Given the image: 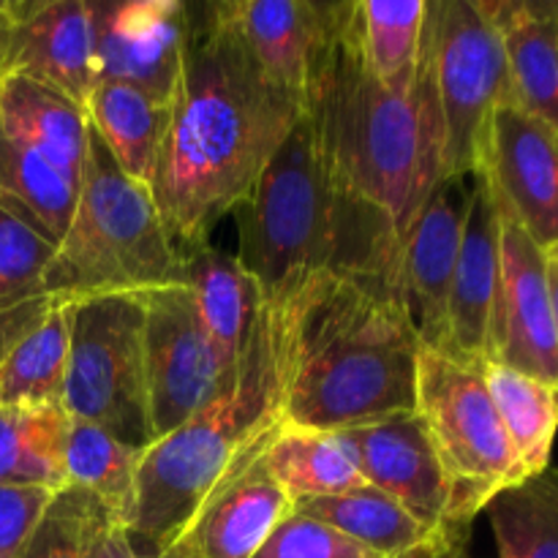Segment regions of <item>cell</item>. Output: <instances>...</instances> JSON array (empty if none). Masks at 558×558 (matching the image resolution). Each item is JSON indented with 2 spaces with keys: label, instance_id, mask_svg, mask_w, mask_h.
<instances>
[{
  "label": "cell",
  "instance_id": "obj_31",
  "mask_svg": "<svg viewBox=\"0 0 558 558\" xmlns=\"http://www.w3.org/2000/svg\"><path fill=\"white\" fill-rule=\"evenodd\" d=\"M485 512L499 558H558V469L505 490Z\"/></svg>",
  "mask_w": 558,
  "mask_h": 558
},
{
  "label": "cell",
  "instance_id": "obj_29",
  "mask_svg": "<svg viewBox=\"0 0 558 558\" xmlns=\"http://www.w3.org/2000/svg\"><path fill=\"white\" fill-rule=\"evenodd\" d=\"M267 477L276 480L289 499L336 496L365 485L347 447L336 434L281 428L259 458Z\"/></svg>",
  "mask_w": 558,
  "mask_h": 558
},
{
  "label": "cell",
  "instance_id": "obj_46",
  "mask_svg": "<svg viewBox=\"0 0 558 558\" xmlns=\"http://www.w3.org/2000/svg\"><path fill=\"white\" fill-rule=\"evenodd\" d=\"M425 545H428V543H425ZM420 550V548H417ZM417 550H409V554H403V556H398V558H412L414 554H417Z\"/></svg>",
  "mask_w": 558,
  "mask_h": 558
},
{
  "label": "cell",
  "instance_id": "obj_7",
  "mask_svg": "<svg viewBox=\"0 0 558 558\" xmlns=\"http://www.w3.org/2000/svg\"><path fill=\"white\" fill-rule=\"evenodd\" d=\"M414 412L450 483L456 526H472L496 496L529 480L496 412L483 365L420 349Z\"/></svg>",
  "mask_w": 558,
  "mask_h": 558
},
{
  "label": "cell",
  "instance_id": "obj_22",
  "mask_svg": "<svg viewBox=\"0 0 558 558\" xmlns=\"http://www.w3.org/2000/svg\"><path fill=\"white\" fill-rule=\"evenodd\" d=\"M180 262L183 287L194 294L207 336L216 343L223 365L238 374L265 305L259 287L238 256L210 243L180 251Z\"/></svg>",
  "mask_w": 558,
  "mask_h": 558
},
{
  "label": "cell",
  "instance_id": "obj_40",
  "mask_svg": "<svg viewBox=\"0 0 558 558\" xmlns=\"http://www.w3.org/2000/svg\"><path fill=\"white\" fill-rule=\"evenodd\" d=\"M150 558H205V556H202L199 550H196L194 545L189 543V539L180 537V539H174V543L169 545V548H163L161 554H156V556H150Z\"/></svg>",
  "mask_w": 558,
  "mask_h": 558
},
{
  "label": "cell",
  "instance_id": "obj_11",
  "mask_svg": "<svg viewBox=\"0 0 558 558\" xmlns=\"http://www.w3.org/2000/svg\"><path fill=\"white\" fill-rule=\"evenodd\" d=\"M496 199V196H494ZM499 207V287L490 319L488 363L558 387V341L548 251Z\"/></svg>",
  "mask_w": 558,
  "mask_h": 558
},
{
  "label": "cell",
  "instance_id": "obj_34",
  "mask_svg": "<svg viewBox=\"0 0 558 558\" xmlns=\"http://www.w3.org/2000/svg\"><path fill=\"white\" fill-rule=\"evenodd\" d=\"M107 510L87 490H54L22 558H90V545Z\"/></svg>",
  "mask_w": 558,
  "mask_h": 558
},
{
  "label": "cell",
  "instance_id": "obj_12",
  "mask_svg": "<svg viewBox=\"0 0 558 558\" xmlns=\"http://www.w3.org/2000/svg\"><path fill=\"white\" fill-rule=\"evenodd\" d=\"M96 85L118 82L172 104L183 63L189 5L180 0H87Z\"/></svg>",
  "mask_w": 558,
  "mask_h": 558
},
{
  "label": "cell",
  "instance_id": "obj_36",
  "mask_svg": "<svg viewBox=\"0 0 558 558\" xmlns=\"http://www.w3.org/2000/svg\"><path fill=\"white\" fill-rule=\"evenodd\" d=\"M54 490L0 485V558H22Z\"/></svg>",
  "mask_w": 558,
  "mask_h": 558
},
{
  "label": "cell",
  "instance_id": "obj_32",
  "mask_svg": "<svg viewBox=\"0 0 558 558\" xmlns=\"http://www.w3.org/2000/svg\"><path fill=\"white\" fill-rule=\"evenodd\" d=\"M0 196L14 199L60 243L74 216L80 185L0 129Z\"/></svg>",
  "mask_w": 558,
  "mask_h": 558
},
{
  "label": "cell",
  "instance_id": "obj_19",
  "mask_svg": "<svg viewBox=\"0 0 558 558\" xmlns=\"http://www.w3.org/2000/svg\"><path fill=\"white\" fill-rule=\"evenodd\" d=\"M499 33L512 104L558 131V0H474Z\"/></svg>",
  "mask_w": 558,
  "mask_h": 558
},
{
  "label": "cell",
  "instance_id": "obj_17",
  "mask_svg": "<svg viewBox=\"0 0 558 558\" xmlns=\"http://www.w3.org/2000/svg\"><path fill=\"white\" fill-rule=\"evenodd\" d=\"M343 3L314 0H221L218 11L267 76L305 107L311 76Z\"/></svg>",
  "mask_w": 558,
  "mask_h": 558
},
{
  "label": "cell",
  "instance_id": "obj_10",
  "mask_svg": "<svg viewBox=\"0 0 558 558\" xmlns=\"http://www.w3.org/2000/svg\"><path fill=\"white\" fill-rule=\"evenodd\" d=\"M142 303L150 420L161 439L221 398L238 374L223 365L189 287L150 289Z\"/></svg>",
  "mask_w": 558,
  "mask_h": 558
},
{
  "label": "cell",
  "instance_id": "obj_5",
  "mask_svg": "<svg viewBox=\"0 0 558 558\" xmlns=\"http://www.w3.org/2000/svg\"><path fill=\"white\" fill-rule=\"evenodd\" d=\"M420 349L385 289L332 272L308 278L298 292L283 428L338 434L412 414Z\"/></svg>",
  "mask_w": 558,
  "mask_h": 558
},
{
  "label": "cell",
  "instance_id": "obj_3",
  "mask_svg": "<svg viewBox=\"0 0 558 558\" xmlns=\"http://www.w3.org/2000/svg\"><path fill=\"white\" fill-rule=\"evenodd\" d=\"M234 213L238 262L265 303L332 272L385 289L401 305L403 243L385 218L343 194L305 114Z\"/></svg>",
  "mask_w": 558,
  "mask_h": 558
},
{
  "label": "cell",
  "instance_id": "obj_39",
  "mask_svg": "<svg viewBox=\"0 0 558 558\" xmlns=\"http://www.w3.org/2000/svg\"><path fill=\"white\" fill-rule=\"evenodd\" d=\"M469 534H472V526L447 529V534L441 537L439 548L434 550V556L430 558H469V554H466Z\"/></svg>",
  "mask_w": 558,
  "mask_h": 558
},
{
  "label": "cell",
  "instance_id": "obj_16",
  "mask_svg": "<svg viewBox=\"0 0 558 558\" xmlns=\"http://www.w3.org/2000/svg\"><path fill=\"white\" fill-rule=\"evenodd\" d=\"M3 74H22L85 107L96 87V52L87 0H9Z\"/></svg>",
  "mask_w": 558,
  "mask_h": 558
},
{
  "label": "cell",
  "instance_id": "obj_14",
  "mask_svg": "<svg viewBox=\"0 0 558 558\" xmlns=\"http://www.w3.org/2000/svg\"><path fill=\"white\" fill-rule=\"evenodd\" d=\"M483 174L496 202L543 251L558 245L556 134L512 101L494 114Z\"/></svg>",
  "mask_w": 558,
  "mask_h": 558
},
{
  "label": "cell",
  "instance_id": "obj_13",
  "mask_svg": "<svg viewBox=\"0 0 558 558\" xmlns=\"http://www.w3.org/2000/svg\"><path fill=\"white\" fill-rule=\"evenodd\" d=\"M472 178H445L414 216L403 240L401 308L420 347L447 354L452 272L461 251Z\"/></svg>",
  "mask_w": 558,
  "mask_h": 558
},
{
  "label": "cell",
  "instance_id": "obj_26",
  "mask_svg": "<svg viewBox=\"0 0 558 558\" xmlns=\"http://www.w3.org/2000/svg\"><path fill=\"white\" fill-rule=\"evenodd\" d=\"M69 425L63 403L0 407V485L65 488Z\"/></svg>",
  "mask_w": 558,
  "mask_h": 558
},
{
  "label": "cell",
  "instance_id": "obj_25",
  "mask_svg": "<svg viewBox=\"0 0 558 558\" xmlns=\"http://www.w3.org/2000/svg\"><path fill=\"white\" fill-rule=\"evenodd\" d=\"M69 371V303L49 308L0 357V407L63 403Z\"/></svg>",
  "mask_w": 558,
  "mask_h": 558
},
{
  "label": "cell",
  "instance_id": "obj_15",
  "mask_svg": "<svg viewBox=\"0 0 558 558\" xmlns=\"http://www.w3.org/2000/svg\"><path fill=\"white\" fill-rule=\"evenodd\" d=\"M336 436L365 483L392 496L423 526L434 532L456 526L450 515V483L417 412L338 430Z\"/></svg>",
  "mask_w": 558,
  "mask_h": 558
},
{
  "label": "cell",
  "instance_id": "obj_6",
  "mask_svg": "<svg viewBox=\"0 0 558 558\" xmlns=\"http://www.w3.org/2000/svg\"><path fill=\"white\" fill-rule=\"evenodd\" d=\"M183 283V262L147 185L131 180L90 129L69 229L41 278L58 300L150 292Z\"/></svg>",
  "mask_w": 558,
  "mask_h": 558
},
{
  "label": "cell",
  "instance_id": "obj_35",
  "mask_svg": "<svg viewBox=\"0 0 558 558\" xmlns=\"http://www.w3.org/2000/svg\"><path fill=\"white\" fill-rule=\"evenodd\" d=\"M254 558H381L327 523L292 510Z\"/></svg>",
  "mask_w": 558,
  "mask_h": 558
},
{
  "label": "cell",
  "instance_id": "obj_4",
  "mask_svg": "<svg viewBox=\"0 0 558 558\" xmlns=\"http://www.w3.org/2000/svg\"><path fill=\"white\" fill-rule=\"evenodd\" d=\"M298 292L262 305L232 387L142 452L131 543L142 539L153 556L169 548L189 532L205 501L234 474L254 466L283 428Z\"/></svg>",
  "mask_w": 558,
  "mask_h": 558
},
{
  "label": "cell",
  "instance_id": "obj_28",
  "mask_svg": "<svg viewBox=\"0 0 558 558\" xmlns=\"http://www.w3.org/2000/svg\"><path fill=\"white\" fill-rule=\"evenodd\" d=\"M142 450L123 445L98 425L71 417L65 439V485L87 490L112 521L129 529L136 507Z\"/></svg>",
  "mask_w": 558,
  "mask_h": 558
},
{
  "label": "cell",
  "instance_id": "obj_41",
  "mask_svg": "<svg viewBox=\"0 0 558 558\" xmlns=\"http://www.w3.org/2000/svg\"><path fill=\"white\" fill-rule=\"evenodd\" d=\"M5 52H9V9H5V20H0V74L5 69Z\"/></svg>",
  "mask_w": 558,
  "mask_h": 558
},
{
  "label": "cell",
  "instance_id": "obj_8",
  "mask_svg": "<svg viewBox=\"0 0 558 558\" xmlns=\"http://www.w3.org/2000/svg\"><path fill=\"white\" fill-rule=\"evenodd\" d=\"M69 303L63 409L145 452L156 441L147 396L142 292L93 294Z\"/></svg>",
  "mask_w": 558,
  "mask_h": 558
},
{
  "label": "cell",
  "instance_id": "obj_1",
  "mask_svg": "<svg viewBox=\"0 0 558 558\" xmlns=\"http://www.w3.org/2000/svg\"><path fill=\"white\" fill-rule=\"evenodd\" d=\"M305 114L256 63L218 3L189 5L172 118L150 194L178 251L210 243Z\"/></svg>",
  "mask_w": 558,
  "mask_h": 558
},
{
  "label": "cell",
  "instance_id": "obj_43",
  "mask_svg": "<svg viewBox=\"0 0 558 558\" xmlns=\"http://www.w3.org/2000/svg\"><path fill=\"white\" fill-rule=\"evenodd\" d=\"M447 529H452V526H447ZM447 529H445V532H439V534H436V537L430 539L428 545H423V548H420L417 554H414L412 558H430V556H434V550L439 548V543H441V537H445V534H447Z\"/></svg>",
  "mask_w": 558,
  "mask_h": 558
},
{
  "label": "cell",
  "instance_id": "obj_38",
  "mask_svg": "<svg viewBox=\"0 0 558 558\" xmlns=\"http://www.w3.org/2000/svg\"><path fill=\"white\" fill-rule=\"evenodd\" d=\"M90 558H142V556L136 554L134 543H131L129 529H125L123 523L107 518V521L98 526L96 537H93Z\"/></svg>",
  "mask_w": 558,
  "mask_h": 558
},
{
  "label": "cell",
  "instance_id": "obj_27",
  "mask_svg": "<svg viewBox=\"0 0 558 558\" xmlns=\"http://www.w3.org/2000/svg\"><path fill=\"white\" fill-rule=\"evenodd\" d=\"M494 407L529 477L548 472L558 434V387L499 363L483 365Z\"/></svg>",
  "mask_w": 558,
  "mask_h": 558
},
{
  "label": "cell",
  "instance_id": "obj_21",
  "mask_svg": "<svg viewBox=\"0 0 558 558\" xmlns=\"http://www.w3.org/2000/svg\"><path fill=\"white\" fill-rule=\"evenodd\" d=\"M292 510L287 490L256 461L205 501L183 537L205 558H254Z\"/></svg>",
  "mask_w": 558,
  "mask_h": 558
},
{
  "label": "cell",
  "instance_id": "obj_44",
  "mask_svg": "<svg viewBox=\"0 0 558 558\" xmlns=\"http://www.w3.org/2000/svg\"><path fill=\"white\" fill-rule=\"evenodd\" d=\"M548 259L554 262V265H558V245H554V248L548 251Z\"/></svg>",
  "mask_w": 558,
  "mask_h": 558
},
{
  "label": "cell",
  "instance_id": "obj_9",
  "mask_svg": "<svg viewBox=\"0 0 558 558\" xmlns=\"http://www.w3.org/2000/svg\"><path fill=\"white\" fill-rule=\"evenodd\" d=\"M425 41L445 125V174L483 172L494 114L512 101L505 47L474 0H434L425 9Z\"/></svg>",
  "mask_w": 558,
  "mask_h": 558
},
{
  "label": "cell",
  "instance_id": "obj_18",
  "mask_svg": "<svg viewBox=\"0 0 558 558\" xmlns=\"http://www.w3.org/2000/svg\"><path fill=\"white\" fill-rule=\"evenodd\" d=\"M496 287H499V207L485 174L472 178L461 251L452 272L447 327V357L466 365L488 363L490 319H494Z\"/></svg>",
  "mask_w": 558,
  "mask_h": 558
},
{
  "label": "cell",
  "instance_id": "obj_47",
  "mask_svg": "<svg viewBox=\"0 0 558 558\" xmlns=\"http://www.w3.org/2000/svg\"><path fill=\"white\" fill-rule=\"evenodd\" d=\"M556 147H558V131H556Z\"/></svg>",
  "mask_w": 558,
  "mask_h": 558
},
{
  "label": "cell",
  "instance_id": "obj_37",
  "mask_svg": "<svg viewBox=\"0 0 558 558\" xmlns=\"http://www.w3.org/2000/svg\"><path fill=\"white\" fill-rule=\"evenodd\" d=\"M49 303H52V298H47V294H44V298L27 300V303H22V305H16V308L3 311V314H0V357L9 352L11 343H14L16 338H20L22 332H25L27 327H31L33 322H36L38 316L49 308Z\"/></svg>",
  "mask_w": 558,
  "mask_h": 558
},
{
  "label": "cell",
  "instance_id": "obj_42",
  "mask_svg": "<svg viewBox=\"0 0 558 558\" xmlns=\"http://www.w3.org/2000/svg\"><path fill=\"white\" fill-rule=\"evenodd\" d=\"M548 278H550V294H554V316H556V341H558V265L548 259Z\"/></svg>",
  "mask_w": 558,
  "mask_h": 558
},
{
  "label": "cell",
  "instance_id": "obj_30",
  "mask_svg": "<svg viewBox=\"0 0 558 558\" xmlns=\"http://www.w3.org/2000/svg\"><path fill=\"white\" fill-rule=\"evenodd\" d=\"M425 0H360V49L371 76L392 93H409L417 85L423 54Z\"/></svg>",
  "mask_w": 558,
  "mask_h": 558
},
{
  "label": "cell",
  "instance_id": "obj_20",
  "mask_svg": "<svg viewBox=\"0 0 558 558\" xmlns=\"http://www.w3.org/2000/svg\"><path fill=\"white\" fill-rule=\"evenodd\" d=\"M0 129L74 185L82 183L90 142L85 107L65 93L22 74H0Z\"/></svg>",
  "mask_w": 558,
  "mask_h": 558
},
{
  "label": "cell",
  "instance_id": "obj_33",
  "mask_svg": "<svg viewBox=\"0 0 558 558\" xmlns=\"http://www.w3.org/2000/svg\"><path fill=\"white\" fill-rule=\"evenodd\" d=\"M54 248L58 243L20 202L0 196V314L44 298L41 278Z\"/></svg>",
  "mask_w": 558,
  "mask_h": 558
},
{
  "label": "cell",
  "instance_id": "obj_23",
  "mask_svg": "<svg viewBox=\"0 0 558 558\" xmlns=\"http://www.w3.org/2000/svg\"><path fill=\"white\" fill-rule=\"evenodd\" d=\"M85 114L118 167L131 180L150 189L172 104H161L118 82H98L87 96Z\"/></svg>",
  "mask_w": 558,
  "mask_h": 558
},
{
  "label": "cell",
  "instance_id": "obj_45",
  "mask_svg": "<svg viewBox=\"0 0 558 558\" xmlns=\"http://www.w3.org/2000/svg\"><path fill=\"white\" fill-rule=\"evenodd\" d=\"M5 9H9V0H0V20H5Z\"/></svg>",
  "mask_w": 558,
  "mask_h": 558
},
{
  "label": "cell",
  "instance_id": "obj_24",
  "mask_svg": "<svg viewBox=\"0 0 558 558\" xmlns=\"http://www.w3.org/2000/svg\"><path fill=\"white\" fill-rule=\"evenodd\" d=\"M294 510L303 515L327 523L343 537L354 539L363 548L374 550L381 558H398L409 550L423 548L439 532L423 526L403 505L374 485H360L336 496H316V499L294 501ZM445 532V529H441Z\"/></svg>",
  "mask_w": 558,
  "mask_h": 558
},
{
  "label": "cell",
  "instance_id": "obj_2",
  "mask_svg": "<svg viewBox=\"0 0 558 558\" xmlns=\"http://www.w3.org/2000/svg\"><path fill=\"white\" fill-rule=\"evenodd\" d=\"M305 118L343 194L385 218L403 243L417 210L447 178L425 31L417 85L392 93L363 60L357 3H343L311 76Z\"/></svg>",
  "mask_w": 558,
  "mask_h": 558
}]
</instances>
